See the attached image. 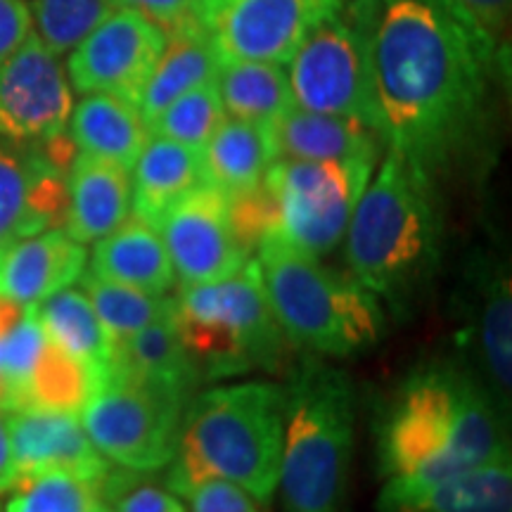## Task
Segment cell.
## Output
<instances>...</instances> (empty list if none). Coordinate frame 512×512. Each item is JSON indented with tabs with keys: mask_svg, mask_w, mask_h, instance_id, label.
Instances as JSON below:
<instances>
[{
	"mask_svg": "<svg viewBox=\"0 0 512 512\" xmlns=\"http://www.w3.org/2000/svg\"><path fill=\"white\" fill-rule=\"evenodd\" d=\"M448 0H375L370 86L375 131L434 178L484 114L498 57Z\"/></svg>",
	"mask_w": 512,
	"mask_h": 512,
	"instance_id": "1",
	"label": "cell"
},
{
	"mask_svg": "<svg viewBox=\"0 0 512 512\" xmlns=\"http://www.w3.org/2000/svg\"><path fill=\"white\" fill-rule=\"evenodd\" d=\"M498 460H510L501 403L472 368L430 363L401 382L377 427V510Z\"/></svg>",
	"mask_w": 512,
	"mask_h": 512,
	"instance_id": "2",
	"label": "cell"
},
{
	"mask_svg": "<svg viewBox=\"0 0 512 512\" xmlns=\"http://www.w3.org/2000/svg\"><path fill=\"white\" fill-rule=\"evenodd\" d=\"M283 427L285 389L273 382L249 380L192 396L166 486L185 498L195 486L223 479L268 508L278 491Z\"/></svg>",
	"mask_w": 512,
	"mask_h": 512,
	"instance_id": "3",
	"label": "cell"
},
{
	"mask_svg": "<svg viewBox=\"0 0 512 512\" xmlns=\"http://www.w3.org/2000/svg\"><path fill=\"white\" fill-rule=\"evenodd\" d=\"M439 249L441 216L432 178L387 147L351 214L349 275L401 311L430 283Z\"/></svg>",
	"mask_w": 512,
	"mask_h": 512,
	"instance_id": "4",
	"label": "cell"
},
{
	"mask_svg": "<svg viewBox=\"0 0 512 512\" xmlns=\"http://www.w3.org/2000/svg\"><path fill=\"white\" fill-rule=\"evenodd\" d=\"M285 389L278 489L285 512H344L354 451L356 399L344 370L323 356L292 363Z\"/></svg>",
	"mask_w": 512,
	"mask_h": 512,
	"instance_id": "5",
	"label": "cell"
},
{
	"mask_svg": "<svg viewBox=\"0 0 512 512\" xmlns=\"http://www.w3.org/2000/svg\"><path fill=\"white\" fill-rule=\"evenodd\" d=\"M252 261L290 347L347 358L380 342L387 328L380 299L349 273L330 271L275 233L261 235Z\"/></svg>",
	"mask_w": 512,
	"mask_h": 512,
	"instance_id": "6",
	"label": "cell"
},
{
	"mask_svg": "<svg viewBox=\"0 0 512 512\" xmlns=\"http://www.w3.org/2000/svg\"><path fill=\"white\" fill-rule=\"evenodd\" d=\"M171 320L202 382L252 370L275 373L290 361V342L261 290L252 259L228 280L181 287L171 297Z\"/></svg>",
	"mask_w": 512,
	"mask_h": 512,
	"instance_id": "7",
	"label": "cell"
},
{
	"mask_svg": "<svg viewBox=\"0 0 512 512\" xmlns=\"http://www.w3.org/2000/svg\"><path fill=\"white\" fill-rule=\"evenodd\" d=\"M373 162H302L273 159L259 185L266 233L311 256L332 252L347 235Z\"/></svg>",
	"mask_w": 512,
	"mask_h": 512,
	"instance_id": "8",
	"label": "cell"
},
{
	"mask_svg": "<svg viewBox=\"0 0 512 512\" xmlns=\"http://www.w3.org/2000/svg\"><path fill=\"white\" fill-rule=\"evenodd\" d=\"M192 396L171 384L107 370L81 408V425L110 463L157 472L174 458Z\"/></svg>",
	"mask_w": 512,
	"mask_h": 512,
	"instance_id": "9",
	"label": "cell"
},
{
	"mask_svg": "<svg viewBox=\"0 0 512 512\" xmlns=\"http://www.w3.org/2000/svg\"><path fill=\"white\" fill-rule=\"evenodd\" d=\"M375 0H351L309 31L285 64L294 105L375 128L370 29Z\"/></svg>",
	"mask_w": 512,
	"mask_h": 512,
	"instance_id": "10",
	"label": "cell"
},
{
	"mask_svg": "<svg viewBox=\"0 0 512 512\" xmlns=\"http://www.w3.org/2000/svg\"><path fill=\"white\" fill-rule=\"evenodd\" d=\"M344 0H197V19L219 62H290L313 27Z\"/></svg>",
	"mask_w": 512,
	"mask_h": 512,
	"instance_id": "11",
	"label": "cell"
},
{
	"mask_svg": "<svg viewBox=\"0 0 512 512\" xmlns=\"http://www.w3.org/2000/svg\"><path fill=\"white\" fill-rule=\"evenodd\" d=\"M157 230L181 287L228 280L252 259L235 230L230 197L209 183L181 197Z\"/></svg>",
	"mask_w": 512,
	"mask_h": 512,
	"instance_id": "12",
	"label": "cell"
},
{
	"mask_svg": "<svg viewBox=\"0 0 512 512\" xmlns=\"http://www.w3.org/2000/svg\"><path fill=\"white\" fill-rule=\"evenodd\" d=\"M164 31L136 10H112L69 50L67 74L79 93H110L138 107L162 55Z\"/></svg>",
	"mask_w": 512,
	"mask_h": 512,
	"instance_id": "13",
	"label": "cell"
},
{
	"mask_svg": "<svg viewBox=\"0 0 512 512\" xmlns=\"http://www.w3.org/2000/svg\"><path fill=\"white\" fill-rule=\"evenodd\" d=\"M36 31L0 62V138L48 143L60 138L74 100L62 62Z\"/></svg>",
	"mask_w": 512,
	"mask_h": 512,
	"instance_id": "14",
	"label": "cell"
},
{
	"mask_svg": "<svg viewBox=\"0 0 512 512\" xmlns=\"http://www.w3.org/2000/svg\"><path fill=\"white\" fill-rule=\"evenodd\" d=\"M67 183L46 152L31 155L0 143V247L64 226Z\"/></svg>",
	"mask_w": 512,
	"mask_h": 512,
	"instance_id": "15",
	"label": "cell"
},
{
	"mask_svg": "<svg viewBox=\"0 0 512 512\" xmlns=\"http://www.w3.org/2000/svg\"><path fill=\"white\" fill-rule=\"evenodd\" d=\"M17 479L46 470H67L100 482L112 463L83 430L79 413L15 411L5 413Z\"/></svg>",
	"mask_w": 512,
	"mask_h": 512,
	"instance_id": "16",
	"label": "cell"
},
{
	"mask_svg": "<svg viewBox=\"0 0 512 512\" xmlns=\"http://www.w3.org/2000/svg\"><path fill=\"white\" fill-rule=\"evenodd\" d=\"M273 159L302 162H377L382 138L373 126L337 114L290 110L264 124Z\"/></svg>",
	"mask_w": 512,
	"mask_h": 512,
	"instance_id": "17",
	"label": "cell"
},
{
	"mask_svg": "<svg viewBox=\"0 0 512 512\" xmlns=\"http://www.w3.org/2000/svg\"><path fill=\"white\" fill-rule=\"evenodd\" d=\"M86 271V249L64 228H48L0 247V297L36 306L74 285Z\"/></svg>",
	"mask_w": 512,
	"mask_h": 512,
	"instance_id": "18",
	"label": "cell"
},
{
	"mask_svg": "<svg viewBox=\"0 0 512 512\" xmlns=\"http://www.w3.org/2000/svg\"><path fill=\"white\" fill-rule=\"evenodd\" d=\"M470 335L484 387L494 394L503 411L510 408L512 392V285L503 264L484 261L472 280Z\"/></svg>",
	"mask_w": 512,
	"mask_h": 512,
	"instance_id": "19",
	"label": "cell"
},
{
	"mask_svg": "<svg viewBox=\"0 0 512 512\" xmlns=\"http://www.w3.org/2000/svg\"><path fill=\"white\" fill-rule=\"evenodd\" d=\"M131 216V171L76 155L67 176L64 233L81 245L98 242Z\"/></svg>",
	"mask_w": 512,
	"mask_h": 512,
	"instance_id": "20",
	"label": "cell"
},
{
	"mask_svg": "<svg viewBox=\"0 0 512 512\" xmlns=\"http://www.w3.org/2000/svg\"><path fill=\"white\" fill-rule=\"evenodd\" d=\"M88 271L157 297L176 285V271L162 235L136 216H128L119 228L95 242Z\"/></svg>",
	"mask_w": 512,
	"mask_h": 512,
	"instance_id": "21",
	"label": "cell"
},
{
	"mask_svg": "<svg viewBox=\"0 0 512 512\" xmlns=\"http://www.w3.org/2000/svg\"><path fill=\"white\" fill-rule=\"evenodd\" d=\"M131 171V214L152 228L181 197L204 183L202 152L157 136L147 140Z\"/></svg>",
	"mask_w": 512,
	"mask_h": 512,
	"instance_id": "22",
	"label": "cell"
},
{
	"mask_svg": "<svg viewBox=\"0 0 512 512\" xmlns=\"http://www.w3.org/2000/svg\"><path fill=\"white\" fill-rule=\"evenodd\" d=\"M219 64V55L211 48L200 19L164 31L162 55L138 100V112L145 124L192 88L214 81Z\"/></svg>",
	"mask_w": 512,
	"mask_h": 512,
	"instance_id": "23",
	"label": "cell"
},
{
	"mask_svg": "<svg viewBox=\"0 0 512 512\" xmlns=\"http://www.w3.org/2000/svg\"><path fill=\"white\" fill-rule=\"evenodd\" d=\"M72 143L79 155L119 164L131 171L150 131L138 107L110 93H86L72 110Z\"/></svg>",
	"mask_w": 512,
	"mask_h": 512,
	"instance_id": "24",
	"label": "cell"
},
{
	"mask_svg": "<svg viewBox=\"0 0 512 512\" xmlns=\"http://www.w3.org/2000/svg\"><path fill=\"white\" fill-rule=\"evenodd\" d=\"M200 152L204 183L214 185L230 200L259 188L273 162L264 126L230 117L223 119Z\"/></svg>",
	"mask_w": 512,
	"mask_h": 512,
	"instance_id": "25",
	"label": "cell"
},
{
	"mask_svg": "<svg viewBox=\"0 0 512 512\" xmlns=\"http://www.w3.org/2000/svg\"><path fill=\"white\" fill-rule=\"evenodd\" d=\"M36 316L50 342L81 361L100 384L112 363V337L100 323L88 294L72 285L64 287L36 304Z\"/></svg>",
	"mask_w": 512,
	"mask_h": 512,
	"instance_id": "26",
	"label": "cell"
},
{
	"mask_svg": "<svg viewBox=\"0 0 512 512\" xmlns=\"http://www.w3.org/2000/svg\"><path fill=\"white\" fill-rule=\"evenodd\" d=\"M110 370L171 384L188 394H195L202 384L171 316L112 342Z\"/></svg>",
	"mask_w": 512,
	"mask_h": 512,
	"instance_id": "27",
	"label": "cell"
},
{
	"mask_svg": "<svg viewBox=\"0 0 512 512\" xmlns=\"http://www.w3.org/2000/svg\"><path fill=\"white\" fill-rule=\"evenodd\" d=\"M214 81L230 119L264 126L294 105L283 64L221 62Z\"/></svg>",
	"mask_w": 512,
	"mask_h": 512,
	"instance_id": "28",
	"label": "cell"
},
{
	"mask_svg": "<svg viewBox=\"0 0 512 512\" xmlns=\"http://www.w3.org/2000/svg\"><path fill=\"white\" fill-rule=\"evenodd\" d=\"M384 512H512V465L472 467Z\"/></svg>",
	"mask_w": 512,
	"mask_h": 512,
	"instance_id": "29",
	"label": "cell"
},
{
	"mask_svg": "<svg viewBox=\"0 0 512 512\" xmlns=\"http://www.w3.org/2000/svg\"><path fill=\"white\" fill-rule=\"evenodd\" d=\"M95 387L98 380L91 370L48 339L17 396L15 411L81 413Z\"/></svg>",
	"mask_w": 512,
	"mask_h": 512,
	"instance_id": "30",
	"label": "cell"
},
{
	"mask_svg": "<svg viewBox=\"0 0 512 512\" xmlns=\"http://www.w3.org/2000/svg\"><path fill=\"white\" fill-rule=\"evenodd\" d=\"M79 280L81 290L91 299L93 309L105 330L110 332L112 342L171 316V297H164V294L157 297V294L140 292L136 287L98 278L91 271H83Z\"/></svg>",
	"mask_w": 512,
	"mask_h": 512,
	"instance_id": "31",
	"label": "cell"
},
{
	"mask_svg": "<svg viewBox=\"0 0 512 512\" xmlns=\"http://www.w3.org/2000/svg\"><path fill=\"white\" fill-rule=\"evenodd\" d=\"M100 482L67 470L19 477L8 491L5 512H100Z\"/></svg>",
	"mask_w": 512,
	"mask_h": 512,
	"instance_id": "32",
	"label": "cell"
},
{
	"mask_svg": "<svg viewBox=\"0 0 512 512\" xmlns=\"http://www.w3.org/2000/svg\"><path fill=\"white\" fill-rule=\"evenodd\" d=\"M226 119V110L219 98L216 81L204 83L188 91L181 98L164 107L155 119L147 124L150 136L174 140V143L202 150L207 140Z\"/></svg>",
	"mask_w": 512,
	"mask_h": 512,
	"instance_id": "33",
	"label": "cell"
},
{
	"mask_svg": "<svg viewBox=\"0 0 512 512\" xmlns=\"http://www.w3.org/2000/svg\"><path fill=\"white\" fill-rule=\"evenodd\" d=\"M110 12V0H34L31 5L34 31L55 55H67Z\"/></svg>",
	"mask_w": 512,
	"mask_h": 512,
	"instance_id": "34",
	"label": "cell"
},
{
	"mask_svg": "<svg viewBox=\"0 0 512 512\" xmlns=\"http://www.w3.org/2000/svg\"><path fill=\"white\" fill-rule=\"evenodd\" d=\"M102 512H188L183 498L166 484H159L152 472L110 467L100 479Z\"/></svg>",
	"mask_w": 512,
	"mask_h": 512,
	"instance_id": "35",
	"label": "cell"
},
{
	"mask_svg": "<svg viewBox=\"0 0 512 512\" xmlns=\"http://www.w3.org/2000/svg\"><path fill=\"white\" fill-rule=\"evenodd\" d=\"M453 10L501 50L510 27L512 0H448Z\"/></svg>",
	"mask_w": 512,
	"mask_h": 512,
	"instance_id": "36",
	"label": "cell"
},
{
	"mask_svg": "<svg viewBox=\"0 0 512 512\" xmlns=\"http://www.w3.org/2000/svg\"><path fill=\"white\" fill-rule=\"evenodd\" d=\"M185 501L190 505L188 512H261V505L247 491L223 479L195 486Z\"/></svg>",
	"mask_w": 512,
	"mask_h": 512,
	"instance_id": "37",
	"label": "cell"
},
{
	"mask_svg": "<svg viewBox=\"0 0 512 512\" xmlns=\"http://www.w3.org/2000/svg\"><path fill=\"white\" fill-rule=\"evenodd\" d=\"M110 5L112 10H136L138 15L155 22L162 31L197 19V0H110Z\"/></svg>",
	"mask_w": 512,
	"mask_h": 512,
	"instance_id": "38",
	"label": "cell"
},
{
	"mask_svg": "<svg viewBox=\"0 0 512 512\" xmlns=\"http://www.w3.org/2000/svg\"><path fill=\"white\" fill-rule=\"evenodd\" d=\"M34 31L31 8L22 0H0V62L10 57Z\"/></svg>",
	"mask_w": 512,
	"mask_h": 512,
	"instance_id": "39",
	"label": "cell"
},
{
	"mask_svg": "<svg viewBox=\"0 0 512 512\" xmlns=\"http://www.w3.org/2000/svg\"><path fill=\"white\" fill-rule=\"evenodd\" d=\"M15 482H17V467H15V458H12L8 420H5V413L0 411V496L8 494L10 486Z\"/></svg>",
	"mask_w": 512,
	"mask_h": 512,
	"instance_id": "40",
	"label": "cell"
},
{
	"mask_svg": "<svg viewBox=\"0 0 512 512\" xmlns=\"http://www.w3.org/2000/svg\"><path fill=\"white\" fill-rule=\"evenodd\" d=\"M0 512H3V508H0Z\"/></svg>",
	"mask_w": 512,
	"mask_h": 512,
	"instance_id": "41",
	"label": "cell"
},
{
	"mask_svg": "<svg viewBox=\"0 0 512 512\" xmlns=\"http://www.w3.org/2000/svg\"><path fill=\"white\" fill-rule=\"evenodd\" d=\"M100 512H102V510H100Z\"/></svg>",
	"mask_w": 512,
	"mask_h": 512,
	"instance_id": "42",
	"label": "cell"
}]
</instances>
